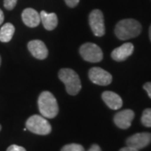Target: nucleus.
<instances>
[{
  "label": "nucleus",
  "mask_w": 151,
  "mask_h": 151,
  "mask_svg": "<svg viewBox=\"0 0 151 151\" xmlns=\"http://www.w3.org/2000/svg\"><path fill=\"white\" fill-rule=\"evenodd\" d=\"M142 31L140 23L133 19H122L116 24L114 32L121 40H126L139 36Z\"/></svg>",
  "instance_id": "nucleus-1"
},
{
  "label": "nucleus",
  "mask_w": 151,
  "mask_h": 151,
  "mask_svg": "<svg viewBox=\"0 0 151 151\" xmlns=\"http://www.w3.org/2000/svg\"><path fill=\"white\" fill-rule=\"evenodd\" d=\"M38 107L40 114L45 119H54L59 113L58 103L51 92L45 91L38 98Z\"/></svg>",
  "instance_id": "nucleus-2"
},
{
  "label": "nucleus",
  "mask_w": 151,
  "mask_h": 151,
  "mask_svg": "<svg viewBox=\"0 0 151 151\" xmlns=\"http://www.w3.org/2000/svg\"><path fill=\"white\" fill-rule=\"evenodd\" d=\"M59 79L65 86V90L71 96L76 95L81 88V80L75 70L70 68H63L59 70Z\"/></svg>",
  "instance_id": "nucleus-3"
},
{
  "label": "nucleus",
  "mask_w": 151,
  "mask_h": 151,
  "mask_svg": "<svg viewBox=\"0 0 151 151\" xmlns=\"http://www.w3.org/2000/svg\"><path fill=\"white\" fill-rule=\"evenodd\" d=\"M26 129L35 134L47 135L51 132V125L42 115H33L26 121Z\"/></svg>",
  "instance_id": "nucleus-4"
},
{
  "label": "nucleus",
  "mask_w": 151,
  "mask_h": 151,
  "mask_svg": "<svg viewBox=\"0 0 151 151\" xmlns=\"http://www.w3.org/2000/svg\"><path fill=\"white\" fill-rule=\"evenodd\" d=\"M80 55L86 61L91 63L100 62L103 58V51L101 48L93 43H85L80 47Z\"/></svg>",
  "instance_id": "nucleus-5"
},
{
  "label": "nucleus",
  "mask_w": 151,
  "mask_h": 151,
  "mask_svg": "<svg viewBox=\"0 0 151 151\" xmlns=\"http://www.w3.org/2000/svg\"><path fill=\"white\" fill-rule=\"evenodd\" d=\"M89 24L92 33L97 37H101L105 34V25L103 12L99 9L92 10L89 14Z\"/></svg>",
  "instance_id": "nucleus-6"
},
{
  "label": "nucleus",
  "mask_w": 151,
  "mask_h": 151,
  "mask_svg": "<svg viewBox=\"0 0 151 151\" xmlns=\"http://www.w3.org/2000/svg\"><path fill=\"white\" fill-rule=\"evenodd\" d=\"M88 76L92 83L99 86H108L113 80L112 75L100 67H92L89 70Z\"/></svg>",
  "instance_id": "nucleus-7"
},
{
  "label": "nucleus",
  "mask_w": 151,
  "mask_h": 151,
  "mask_svg": "<svg viewBox=\"0 0 151 151\" xmlns=\"http://www.w3.org/2000/svg\"><path fill=\"white\" fill-rule=\"evenodd\" d=\"M151 143L150 133H138L130 136L127 139L126 145L136 150H141L145 148Z\"/></svg>",
  "instance_id": "nucleus-8"
},
{
  "label": "nucleus",
  "mask_w": 151,
  "mask_h": 151,
  "mask_svg": "<svg viewBox=\"0 0 151 151\" xmlns=\"http://www.w3.org/2000/svg\"><path fill=\"white\" fill-rule=\"evenodd\" d=\"M134 119V112L131 109H125L116 113L114 115L113 121L116 126H118L119 129H127L131 126L132 121Z\"/></svg>",
  "instance_id": "nucleus-9"
},
{
  "label": "nucleus",
  "mask_w": 151,
  "mask_h": 151,
  "mask_svg": "<svg viewBox=\"0 0 151 151\" xmlns=\"http://www.w3.org/2000/svg\"><path fill=\"white\" fill-rule=\"evenodd\" d=\"M29 51L35 58L38 60L45 59L48 55V50L43 41L35 40L28 43Z\"/></svg>",
  "instance_id": "nucleus-10"
},
{
  "label": "nucleus",
  "mask_w": 151,
  "mask_h": 151,
  "mask_svg": "<svg viewBox=\"0 0 151 151\" xmlns=\"http://www.w3.org/2000/svg\"><path fill=\"white\" fill-rule=\"evenodd\" d=\"M134 49V47L133 44L125 43L118 48L114 49L111 53V56L116 61H124L133 54Z\"/></svg>",
  "instance_id": "nucleus-11"
},
{
  "label": "nucleus",
  "mask_w": 151,
  "mask_h": 151,
  "mask_svg": "<svg viewBox=\"0 0 151 151\" xmlns=\"http://www.w3.org/2000/svg\"><path fill=\"white\" fill-rule=\"evenodd\" d=\"M22 20L25 25L29 28L37 27L40 23V14L34 9L28 8L22 12Z\"/></svg>",
  "instance_id": "nucleus-12"
},
{
  "label": "nucleus",
  "mask_w": 151,
  "mask_h": 151,
  "mask_svg": "<svg viewBox=\"0 0 151 151\" xmlns=\"http://www.w3.org/2000/svg\"><path fill=\"white\" fill-rule=\"evenodd\" d=\"M102 98L106 105L112 110H118L123 106V100L115 92L111 91H105L102 94Z\"/></svg>",
  "instance_id": "nucleus-13"
},
{
  "label": "nucleus",
  "mask_w": 151,
  "mask_h": 151,
  "mask_svg": "<svg viewBox=\"0 0 151 151\" xmlns=\"http://www.w3.org/2000/svg\"><path fill=\"white\" fill-rule=\"evenodd\" d=\"M40 22H42V24L45 29L53 30L57 26L58 19H57V15L55 13H47L42 10L40 14Z\"/></svg>",
  "instance_id": "nucleus-14"
},
{
  "label": "nucleus",
  "mask_w": 151,
  "mask_h": 151,
  "mask_svg": "<svg viewBox=\"0 0 151 151\" xmlns=\"http://www.w3.org/2000/svg\"><path fill=\"white\" fill-rule=\"evenodd\" d=\"M15 31V28L11 23H6L0 29V41L1 42H9Z\"/></svg>",
  "instance_id": "nucleus-15"
},
{
  "label": "nucleus",
  "mask_w": 151,
  "mask_h": 151,
  "mask_svg": "<svg viewBox=\"0 0 151 151\" xmlns=\"http://www.w3.org/2000/svg\"><path fill=\"white\" fill-rule=\"evenodd\" d=\"M141 123L147 128H151V108H146L141 117Z\"/></svg>",
  "instance_id": "nucleus-16"
},
{
  "label": "nucleus",
  "mask_w": 151,
  "mask_h": 151,
  "mask_svg": "<svg viewBox=\"0 0 151 151\" xmlns=\"http://www.w3.org/2000/svg\"><path fill=\"white\" fill-rule=\"evenodd\" d=\"M60 151H85L83 146L79 144H69L63 146Z\"/></svg>",
  "instance_id": "nucleus-17"
},
{
  "label": "nucleus",
  "mask_w": 151,
  "mask_h": 151,
  "mask_svg": "<svg viewBox=\"0 0 151 151\" xmlns=\"http://www.w3.org/2000/svg\"><path fill=\"white\" fill-rule=\"evenodd\" d=\"M17 1L18 0H4V6L6 9L12 10L16 6Z\"/></svg>",
  "instance_id": "nucleus-18"
},
{
  "label": "nucleus",
  "mask_w": 151,
  "mask_h": 151,
  "mask_svg": "<svg viewBox=\"0 0 151 151\" xmlns=\"http://www.w3.org/2000/svg\"><path fill=\"white\" fill-rule=\"evenodd\" d=\"M6 151H26V150L22 147V146H19L16 145H10Z\"/></svg>",
  "instance_id": "nucleus-19"
},
{
  "label": "nucleus",
  "mask_w": 151,
  "mask_h": 151,
  "mask_svg": "<svg viewBox=\"0 0 151 151\" xmlns=\"http://www.w3.org/2000/svg\"><path fill=\"white\" fill-rule=\"evenodd\" d=\"M66 4V5L70 8H74L76 6L79 4V1L80 0H64Z\"/></svg>",
  "instance_id": "nucleus-20"
},
{
  "label": "nucleus",
  "mask_w": 151,
  "mask_h": 151,
  "mask_svg": "<svg viewBox=\"0 0 151 151\" xmlns=\"http://www.w3.org/2000/svg\"><path fill=\"white\" fill-rule=\"evenodd\" d=\"M144 89L145 90L147 93H148V96L151 98V82H146L145 84L144 85Z\"/></svg>",
  "instance_id": "nucleus-21"
},
{
  "label": "nucleus",
  "mask_w": 151,
  "mask_h": 151,
  "mask_svg": "<svg viewBox=\"0 0 151 151\" xmlns=\"http://www.w3.org/2000/svg\"><path fill=\"white\" fill-rule=\"evenodd\" d=\"M88 151H102V150H101V148H100L99 145H92L91 146V148L88 150Z\"/></svg>",
  "instance_id": "nucleus-22"
},
{
  "label": "nucleus",
  "mask_w": 151,
  "mask_h": 151,
  "mask_svg": "<svg viewBox=\"0 0 151 151\" xmlns=\"http://www.w3.org/2000/svg\"><path fill=\"white\" fill-rule=\"evenodd\" d=\"M119 151H139V150H136L134 148H132V147H129V146H126V147L122 148Z\"/></svg>",
  "instance_id": "nucleus-23"
},
{
  "label": "nucleus",
  "mask_w": 151,
  "mask_h": 151,
  "mask_svg": "<svg viewBox=\"0 0 151 151\" xmlns=\"http://www.w3.org/2000/svg\"><path fill=\"white\" fill-rule=\"evenodd\" d=\"M4 20V12L0 9V25L3 24V22Z\"/></svg>",
  "instance_id": "nucleus-24"
},
{
  "label": "nucleus",
  "mask_w": 151,
  "mask_h": 151,
  "mask_svg": "<svg viewBox=\"0 0 151 151\" xmlns=\"http://www.w3.org/2000/svg\"><path fill=\"white\" fill-rule=\"evenodd\" d=\"M149 35H150V40L151 41V25L150 27V29H149Z\"/></svg>",
  "instance_id": "nucleus-25"
},
{
  "label": "nucleus",
  "mask_w": 151,
  "mask_h": 151,
  "mask_svg": "<svg viewBox=\"0 0 151 151\" xmlns=\"http://www.w3.org/2000/svg\"><path fill=\"white\" fill-rule=\"evenodd\" d=\"M1 129H2V126L0 125V131H1Z\"/></svg>",
  "instance_id": "nucleus-26"
},
{
  "label": "nucleus",
  "mask_w": 151,
  "mask_h": 151,
  "mask_svg": "<svg viewBox=\"0 0 151 151\" xmlns=\"http://www.w3.org/2000/svg\"><path fill=\"white\" fill-rule=\"evenodd\" d=\"M0 65H1V56H0Z\"/></svg>",
  "instance_id": "nucleus-27"
}]
</instances>
